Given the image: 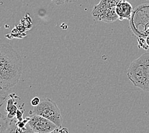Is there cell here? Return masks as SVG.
I'll use <instances>...</instances> for the list:
<instances>
[{
  "mask_svg": "<svg viewBox=\"0 0 149 133\" xmlns=\"http://www.w3.org/2000/svg\"><path fill=\"white\" fill-rule=\"evenodd\" d=\"M22 74L21 57L7 44H0V87L8 90L17 84Z\"/></svg>",
  "mask_w": 149,
  "mask_h": 133,
  "instance_id": "6da1fadb",
  "label": "cell"
},
{
  "mask_svg": "<svg viewBox=\"0 0 149 133\" xmlns=\"http://www.w3.org/2000/svg\"><path fill=\"white\" fill-rule=\"evenodd\" d=\"M127 76L134 87L149 92V52H146L132 61Z\"/></svg>",
  "mask_w": 149,
  "mask_h": 133,
  "instance_id": "7a4b0ae2",
  "label": "cell"
},
{
  "mask_svg": "<svg viewBox=\"0 0 149 133\" xmlns=\"http://www.w3.org/2000/svg\"><path fill=\"white\" fill-rule=\"evenodd\" d=\"M130 20V28L136 38H143L149 35V4L137 6Z\"/></svg>",
  "mask_w": 149,
  "mask_h": 133,
  "instance_id": "3957f363",
  "label": "cell"
},
{
  "mask_svg": "<svg viewBox=\"0 0 149 133\" xmlns=\"http://www.w3.org/2000/svg\"><path fill=\"white\" fill-rule=\"evenodd\" d=\"M29 115H39L52 122L57 127H61L63 124V117L61 113L55 102L49 98H45L41 101L40 103L34 107Z\"/></svg>",
  "mask_w": 149,
  "mask_h": 133,
  "instance_id": "277c9868",
  "label": "cell"
},
{
  "mask_svg": "<svg viewBox=\"0 0 149 133\" xmlns=\"http://www.w3.org/2000/svg\"><path fill=\"white\" fill-rule=\"evenodd\" d=\"M120 0H101L94 6L91 15L95 21L112 23L118 19L116 6Z\"/></svg>",
  "mask_w": 149,
  "mask_h": 133,
  "instance_id": "5b68a950",
  "label": "cell"
},
{
  "mask_svg": "<svg viewBox=\"0 0 149 133\" xmlns=\"http://www.w3.org/2000/svg\"><path fill=\"white\" fill-rule=\"evenodd\" d=\"M28 124L33 132L37 133H50L57 127L52 122L39 115L31 116Z\"/></svg>",
  "mask_w": 149,
  "mask_h": 133,
  "instance_id": "8992f818",
  "label": "cell"
},
{
  "mask_svg": "<svg viewBox=\"0 0 149 133\" xmlns=\"http://www.w3.org/2000/svg\"><path fill=\"white\" fill-rule=\"evenodd\" d=\"M116 13L118 20H130L133 14V8L131 4L127 0H120L116 6Z\"/></svg>",
  "mask_w": 149,
  "mask_h": 133,
  "instance_id": "52a82bcc",
  "label": "cell"
},
{
  "mask_svg": "<svg viewBox=\"0 0 149 133\" xmlns=\"http://www.w3.org/2000/svg\"><path fill=\"white\" fill-rule=\"evenodd\" d=\"M17 119L13 118L10 120L9 125L6 133H33L32 129L30 127L29 124L27 125L25 127L20 128L16 124Z\"/></svg>",
  "mask_w": 149,
  "mask_h": 133,
  "instance_id": "ba28073f",
  "label": "cell"
},
{
  "mask_svg": "<svg viewBox=\"0 0 149 133\" xmlns=\"http://www.w3.org/2000/svg\"><path fill=\"white\" fill-rule=\"evenodd\" d=\"M13 94L10 95V97L6 102V111L8 112V114L6 115V117L8 119H13L16 116V113L17 111L18 108L16 106V102H15V96L16 95L13 94V96H12Z\"/></svg>",
  "mask_w": 149,
  "mask_h": 133,
  "instance_id": "9c48e42d",
  "label": "cell"
},
{
  "mask_svg": "<svg viewBox=\"0 0 149 133\" xmlns=\"http://www.w3.org/2000/svg\"><path fill=\"white\" fill-rule=\"evenodd\" d=\"M10 119L0 111V133H6L9 125Z\"/></svg>",
  "mask_w": 149,
  "mask_h": 133,
  "instance_id": "30bf717a",
  "label": "cell"
},
{
  "mask_svg": "<svg viewBox=\"0 0 149 133\" xmlns=\"http://www.w3.org/2000/svg\"><path fill=\"white\" fill-rule=\"evenodd\" d=\"M7 91L8 90H6L4 88L0 87V107L2 106V105L4 103L5 101L8 96Z\"/></svg>",
  "mask_w": 149,
  "mask_h": 133,
  "instance_id": "8fae6325",
  "label": "cell"
},
{
  "mask_svg": "<svg viewBox=\"0 0 149 133\" xmlns=\"http://www.w3.org/2000/svg\"><path fill=\"white\" fill-rule=\"evenodd\" d=\"M24 112V109L23 105H22V106L21 108V109H20V110H17V111L16 113L15 117L18 121H22L24 119L23 118Z\"/></svg>",
  "mask_w": 149,
  "mask_h": 133,
  "instance_id": "7c38bea8",
  "label": "cell"
},
{
  "mask_svg": "<svg viewBox=\"0 0 149 133\" xmlns=\"http://www.w3.org/2000/svg\"><path fill=\"white\" fill-rule=\"evenodd\" d=\"M50 133H69V130L66 127H57Z\"/></svg>",
  "mask_w": 149,
  "mask_h": 133,
  "instance_id": "4fadbf2b",
  "label": "cell"
},
{
  "mask_svg": "<svg viewBox=\"0 0 149 133\" xmlns=\"http://www.w3.org/2000/svg\"><path fill=\"white\" fill-rule=\"evenodd\" d=\"M40 102H41L40 99L38 97H34L33 99L31 100V104L33 107H36L40 103Z\"/></svg>",
  "mask_w": 149,
  "mask_h": 133,
  "instance_id": "5bb4252c",
  "label": "cell"
},
{
  "mask_svg": "<svg viewBox=\"0 0 149 133\" xmlns=\"http://www.w3.org/2000/svg\"><path fill=\"white\" fill-rule=\"evenodd\" d=\"M51 1L57 5H63L65 3L64 0H51Z\"/></svg>",
  "mask_w": 149,
  "mask_h": 133,
  "instance_id": "9a60e30c",
  "label": "cell"
},
{
  "mask_svg": "<svg viewBox=\"0 0 149 133\" xmlns=\"http://www.w3.org/2000/svg\"><path fill=\"white\" fill-rule=\"evenodd\" d=\"M79 1V0H64V1L66 3H74V2H77Z\"/></svg>",
  "mask_w": 149,
  "mask_h": 133,
  "instance_id": "2e32d148",
  "label": "cell"
},
{
  "mask_svg": "<svg viewBox=\"0 0 149 133\" xmlns=\"http://www.w3.org/2000/svg\"><path fill=\"white\" fill-rule=\"evenodd\" d=\"M145 1H148V0H145Z\"/></svg>",
  "mask_w": 149,
  "mask_h": 133,
  "instance_id": "e0dca14e",
  "label": "cell"
},
{
  "mask_svg": "<svg viewBox=\"0 0 149 133\" xmlns=\"http://www.w3.org/2000/svg\"><path fill=\"white\" fill-rule=\"evenodd\" d=\"M33 133H37V132H33Z\"/></svg>",
  "mask_w": 149,
  "mask_h": 133,
  "instance_id": "ac0fdd59",
  "label": "cell"
}]
</instances>
